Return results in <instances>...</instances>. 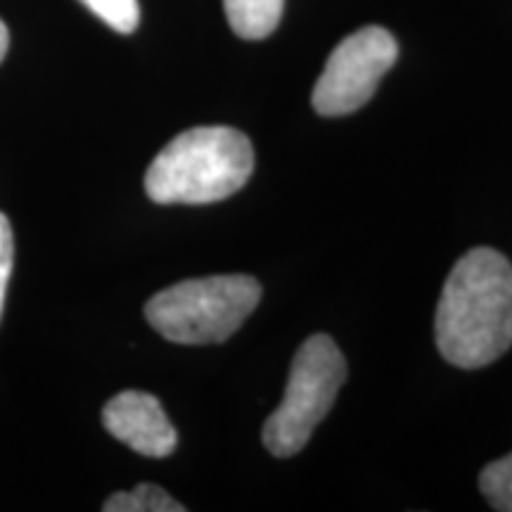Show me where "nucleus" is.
Instances as JSON below:
<instances>
[{
  "mask_svg": "<svg viewBox=\"0 0 512 512\" xmlns=\"http://www.w3.org/2000/svg\"><path fill=\"white\" fill-rule=\"evenodd\" d=\"M437 347L451 366L475 370L512 347V264L491 247L470 249L448 273L437 306Z\"/></svg>",
  "mask_w": 512,
  "mask_h": 512,
  "instance_id": "nucleus-1",
  "label": "nucleus"
},
{
  "mask_svg": "<svg viewBox=\"0 0 512 512\" xmlns=\"http://www.w3.org/2000/svg\"><path fill=\"white\" fill-rule=\"evenodd\" d=\"M254 174V150L230 126H197L164 147L145 174L157 204H211L235 195Z\"/></svg>",
  "mask_w": 512,
  "mask_h": 512,
  "instance_id": "nucleus-2",
  "label": "nucleus"
},
{
  "mask_svg": "<svg viewBox=\"0 0 512 512\" xmlns=\"http://www.w3.org/2000/svg\"><path fill=\"white\" fill-rule=\"evenodd\" d=\"M261 285L252 275H209L157 292L145 306L147 323L174 344H221L259 306Z\"/></svg>",
  "mask_w": 512,
  "mask_h": 512,
  "instance_id": "nucleus-3",
  "label": "nucleus"
},
{
  "mask_svg": "<svg viewBox=\"0 0 512 512\" xmlns=\"http://www.w3.org/2000/svg\"><path fill=\"white\" fill-rule=\"evenodd\" d=\"M344 380L347 361L335 339L328 335L306 339L292 361L285 399L264 425V444L275 458H290L309 444Z\"/></svg>",
  "mask_w": 512,
  "mask_h": 512,
  "instance_id": "nucleus-4",
  "label": "nucleus"
},
{
  "mask_svg": "<svg viewBox=\"0 0 512 512\" xmlns=\"http://www.w3.org/2000/svg\"><path fill=\"white\" fill-rule=\"evenodd\" d=\"M399 57L396 38L382 27H363L344 38L325 62L313 88V110L323 117H344L373 98L382 76Z\"/></svg>",
  "mask_w": 512,
  "mask_h": 512,
  "instance_id": "nucleus-5",
  "label": "nucleus"
},
{
  "mask_svg": "<svg viewBox=\"0 0 512 512\" xmlns=\"http://www.w3.org/2000/svg\"><path fill=\"white\" fill-rule=\"evenodd\" d=\"M102 425L121 444L147 458H166L176 451V427L166 418L157 396L128 389L107 401Z\"/></svg>",
  "mask_w": 512,
  "mask_h": 512,
  "instance_id": "nucleus-6",
  "label": "nucleus"
},
{
  "mask_svg": "<svg viewBox=\"0 0 512 512\" xmlns=\"http://www.w3.org/2000/svg\"><path fill=\"white\" fill-rule=\"evenodd\" d=\"M230 29L245 41H261L278 29L285 0H223Z\"/></svg>",
  "mask_w": 512,
  "mask_h": 512,
  "instance_id": "nucleus-7",
  "label": "nucleus"
},
{
  "mask_svg": "<svg viewBox=\"0 0 512 512\" xmlns=\"http://www.w3.org/2000/svg\"><path fill=\"white\" fill-rule=\"evenodd\" d=\"M105 512H183L185 508L174 501L164 489L155 484H138L133 491H119L102 505Z\"/></svg>",
  "mask_w": 512,
  "mask_h": 512,
  "instance_id": "nucleus-8",
  "label": "nucleus"
},
{
  "mask_svg": "<svg viewBox=\"0 0 512 512\" xmlns=\"http://www.w3.org/2000/svg\"><path fill=\"white\" fill-rule=\"evenodd\" d=\"M479 489L491 508L512 512V453L484 467L479 475Z\"/></svg>",
  "mask_w": 512,
  "mask_h": 512,
  "instance_id": "nucleus-9",
  "label": "nucleus"
},
{
  "mask_svg": "<svg viewBox=\"0 0 512 512\" xmlns=\"http://www.w3.org/2000/svg\"><path fill=\"white\" fill-rule=\"evenodd\" d=\"M95 17L119 34H133L140 24L138 0H81Z\"/></svg>",
  "mask_w": 512,
  "mask_h": 512,
  "instance_id": "nucleus-10",
  "label": "nucleus"
},
{
  "mask_svg": "<svg viewBox=\"0 0 512 512\" xmlns=\"http://www.w3.org/2000/svg\"><path fill=\"white\" fill-rule=\"evenodd\" d=\"M12 261H15V238H12V228L8 216L0 214V316H3L5 292H8Z\"/></svg>",
  "mask_w": 512,
  "mask_h": 512,
  "instance_id": "nucleus-11",
  "label": "nucleus"
},
{
  "mask_svg": "<svg viewBox=\"0 0 512 512\" xmlns=\"http://www.w3.org/2000/svg\"><path fill=\"white\" fill-rule=\"evenodd\" d=\"M8 46H10V34H8V27H5L3 19H0V62L5 60V53H8Z\"/></svg>",
  "mask_w": 512,
  "mask_h": 512,
  "instance_id": "nucleus-12",
  "label": "nucleus"
}]
</instances>
